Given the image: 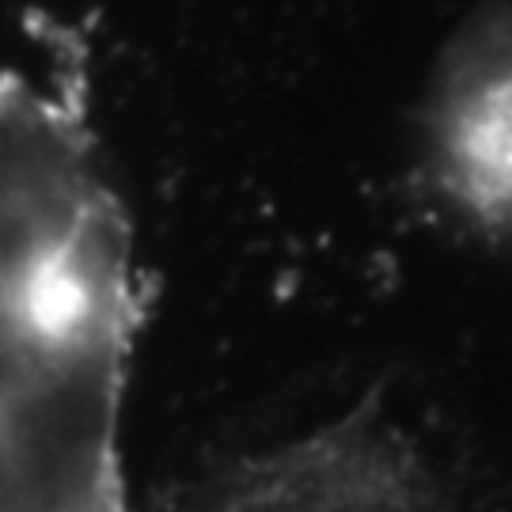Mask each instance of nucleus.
Returning a JSON list of instances; mask_svg holds the SVG:
<instances>
[{"label": "nucleus", "instance_id": "obj_1", "mask_svg": "<svg viewBox=\"0 0 512 512\" xmlns=\"http://www.w3.org/2000/svg\"><path fill=\"white\" fill-rule=\"evenodd\" d=\"M186 512H456V505L414 452L353 418L243 459Z\"/></svg>", "mask_w": 512, "mask_h": 512}, {"label": "nucleus", "instance_id": "obj_2", "mask_svg": "<svg viewBox=\"0 0 512 512\" xmlns=\"http://www.w3.org/2000/svg\"><path fill=\"white\" fill-rule=\"evenodd\" d=\"M444 164L471 209L512 217V61L459 88L444 118Z\"/></svg>", "mask_w": 512, "mask_h": 512}]
</instances>
